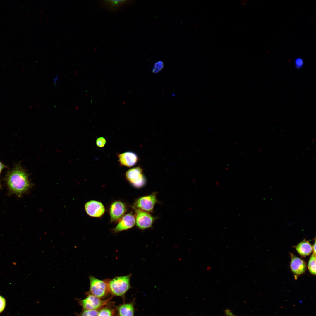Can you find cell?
Masks as SVG:
<instances>
[{
    "mask_svg": "<svg viewBox=\"0 0 316 316\" xmlns=\"http://www.w3.org/2000/svg\"><path fill=\"white\" fill-rule=\"evenodd\" d=\"M5 180L10 192L18 197L27 191L31 186L28 174L19 164L7 172Z\"/></svg>",
    "mask_w": 316,
    "mask_h": 316,
    "instance_id": "obj_1",
    "label": "cell"
},
{
    "mask_svg": "<svg viewBox=\"0 0 316 316\" xmlns=\"http://www.w3.org/2000/svg\"><path fill=\"white\" fill-rule=\"evenodd\" d=\"M131 274L114 277L107 281L109 291L117 296H124L131 287Z\"/></svg>",
    "mask_w": 316,
    "mask_h": 316,
    "instance_id": "obj_2",
    "label": "cell"
},
{
    "mask_svg": "<svg viewBox=\"0 0 316 316\" xmlns=\"http://www.w3.org/2000/svg\"><path fill=\"white\" fill-rule=\"evenodd\" d=\"M90 291L92 294L99 298L105 296L109 291L107 281L98 279L92 276H89Z\"/></svg>",
    "mask_w": 316,
    "mask_h": 316,
    "instance_id": "obj_3",
    "label": "cell"
},
{
    "mask_svg": "<svg viewBox=\"0 0 316 316\" xmlns=\"http://www.w3.org/2000/svg\"><path fill=\"white\" fill-rule=\"evenodd\" d=\"M126 176L128 181L136 188L142 187L145 184V178L143 174L142 170L140 167L129 169L126 172Z\"/></svg>",
    "mask_w": 316,
    "mask_h": 316,
    "instance_id": "obj_4",
    "label": "cell"
},
{
    "mask_svg": "<svg viewBox=\"0 0 316 316\" xmlns=\"http://www.w3.org/2000/svg\"><path fill=\"white\" fill-rule=\"evenodd\" d=\"M136 212L135 222L139 228L143 230L152 226L156 217L147 212L138 209L136 210Z\"/></svg>",
    "mask_w": 316,
    "mask_h": 316,
    "instance_id": "obj_5",
    "label": "cell"
},
{
    "mask_svg": "<svg viewBox=\"0 0 316 316\" xmlns=\"http://www.w3.org/2000/svg\"><path fill=\"white\" fill-rule=\"evenodd\" d=\"M156 193L154 192L147 196L138 198L135 202V206L138 209L148 212H152L157 202Z\"/></svg>",
    "mask_w": 316,
    "mask_h": 316,
    "instance_id": "obj_6",
    "label": "cell"
},
{
    "mask_svg": "<svg viewBox=\"0 0 316 316\" xmlns=\"http://www.w3.org/2000/svg\"><path fill=\"white\" fill-rule=\"evenodd\" d=\"M108 300H102L100 298L91 294L81 300L80 303L84 310H96L105 305Z\"/></svg>",
    "mask_w": 316,
    "mask_h": 316,
    "instance_id": "obj_7",
    "label": "cell"
},
{
    "mask_svg": "<svg viewBox=\"0 0 316 316\" xmlns=\"http://www.w3.org/2000/svg\"><path fill=\"white\" fill-rule=\"evenodd\" d=\"M85 209L89 216L94 217H99L104 213L105 208L102 203L95 200L87 202L85 205Z\"/></svg>",
    "mask_w": 316,
    "mask_h": 316,
    "instance_id": "obj_8",
    "label": "cell"
},
{
    "mask_svg": "<svg viewBox=\"0 0 316 316\" xmlns=\"http://www.w3.org/2000/svg\"><path fill=\"white\" fill-rule=\"evenodd\" d=\"M291 269L295 277H298L305 271L306 265L305 262L302 259L291 253Z\"/></svg>",
    "mask_w": 316,
    "mask_h": 316,
    "instance_id": "obj_9",
    "label": "cell"
},
{
    "mask_svg": "<svg viewBox=\"0 0 316 316\" xmlns=\"http://www.w3.org/2000/svg\"><path fill=\"white\" fill-rule=\"evenodd\" d=\"M126 211V206L123 202L119 201L113 202L110 207L111 222L115 221L120 219L124 214Z\"/></svg>",
    "mask_w": 316,
    "mask_h": 316,
    "instance_id": "obj_10",
    "label": "cell"
},
{
    "mask_svg": "<svg viewBox=\"0 0 316 316\" xmlns=\"http://www.w3.org/2000/svg\"><path fill=\"white\" fill-rule=\"evenodd\" d=\"M135 223V219L134 215L128 214L123 217L114 229L115 232L127 230L133 227Z\"/></svg>",
    "mask_w": 316,
    "mask_h": 316,
    "instance_id": "obj_11",
    "label": "cell"
},
{
    "mask_svg": "<svg viewBox=\"0 0 316 316\" xmlns=\"http://www.w3.org/2000/svg\"><path fill=\"white\" fill-rule=\"evenodd\" d=\"M121 164L128 167L134 166L137 162L138 158L136 154L131 152H127L120 154L118 156Z\"/></svg>",
    "mask_w": 316,
    "mask_h": 316,
    "instance_id": "obj_12",
    "label": "cell"
},
{
    "mask_svg": "<svg viewBox=\"0 0 316 316\" xmlns=\"http://www.w3.org/2000/svg\"><path fill=\"white\" fill-rule=\"evenodd\" d=\"M129 0H102L101 1L102 6L110 11H116L126 4L131 2Z\"/></svg>",
    "mask_w": 316,
    "mask_h": 316,
    "instance_id": "obj_13",
    "label": "cell"
},
{
    "mask_svg": "<svg viewBox=\"0 0 316 316\" xmlns=\"http://www.w3.org/2000/svg\"><path fill=\"white\" fill-rule=\"evenodd\" d=\"M295 248L298 253L304 257L309 255L312 251V246L308 241L305 239L296 246Z\"/></svg>",
    "mask_w": 316,
    "mask_h": 316,
    "instance_id": "obj_14",
    "label": "cell"
},
{
    "mask_svg": "<svg viewBox=\"0 0 316 316\" xmlns=\"http://www.w3.org/2000/svg\"><path fill=\"white\" fill-rule=\"evenodd\" d=\"M118 312L120 316H134L133 305L131 303L122 305L118 308Z\"/></svg>",
    "mask_w": 316,
    "mask_h": 316,
    "instance_id": "obj_15",
    "label": "cell"
},
{
    "mask_svg": "<svg viewBox=\"0 0 316 316\" xmlns=\"http://www.w3.org/2000/svg\"><path fill=\"white\" fill-rule=\"evenodd\" d=\"M308 268L310 272L314 275L316 274V254L313 253L309 259Z\"/></svg>",
    "mask_w": 316,
    "mask_h": 316,
    "instance_id": "obj_16",
    "label": "cell"
},
{
    "mask_svg": "<svg viewBox=\"0 0 316 316\" xmlns=\"http://www.w3.org/2000/svg\"><path fill=\"white\" fill-rule=\"evenodd\" d=\"M99 312L96 310H84L79 316H98Z\"/></svg>",
    "mask_w": 316,
    "mask_h": 316,
    "instance_id": "obj_17",
    "label": "cell"
},
{
    "mask_svg": "<svg viewBox=\"0 0 316 316\" xmlns=\"http://www.w3.org/2000/svg\"><path fill=\"white\" fill-rule=\"evenodd\" d=\"M164 64L162 61H159L155 63L152 69V72L157 73L160 72L164 68Z\"/></svg>",
    "mask_w": 316,
    "mask_h": 316,
    "instance_id": "obj_18",
    "label": "cell"
},
{
    "mask_svg": "<svg viewBox=\"0 0 316 316\" xmlns=\"http://www.w3.org/2000/svg\"><path fill=\"white\" fill-rule=\"evenodd\" d=\"M294 63L295 66L297 69L302 68L304 64L303 59L300 57L296 58L294 60Z\"/></svg>",
    "mask_w": 316,
    "mask_h": 316,
    "instance_id": "obj_19",
    "label": "cell"
},
{
    "mask_svg": "<svg viewBox=\"0 0 316 316\" xmlns=\"http://www.w3.org/2000/svg\"><path fill=\"white\" fill-rule=\"evenodd\" d=\"M112 312L110 309L104 308L102 309L99 312L98 316H112Z\"/></svg>",
    "mask_w": 316,
    "mask_h": 316,
    "instance_id": "obj_20",
    "label": "cell"
},
{
    "mask_svg": "<svg viewBox=\"0 0 316 316\" xmlns=\"http://www.w3.org/2000/svg\"><path fill=\"white\" fill-rule=\"evenodd\" d=\"M106 143V140L103 137L98 138L96 141L97 145L100 147H103L105 145Z\"/></svg>",
    "mask_w": 316,
    "mask_h": 316,
    "instance_id": "obj_21",
    "label": "cell"
},
{
    "mask_svg": "<svg viewBox=\"0 0 316 316\" xmlns=\"http://www.w3.org/2000/svg\"><path fill=\"white\" fill-rule=\"evenodd\" d=\"M5 304V300L3 297L0 296V313L4 310Z\"/></svg>",
    "mask_w": 316,
    "mask_h": 316,
    "instance_id": "obj_22",
    "label": "cell"
},
{
    "mask_svg": "<svg viewBox=\"0 0 316 316\" xmlns=\"http://www.w3.org/2000/svg\"><path fill=\"white\" fill-rule=\"evenodd\" d=\"M225 314L226 316H238L234 314L229 309H227L224 311Z\"/></svg>",
    "mask_w": 316,
    "mask_h": 316,
    "instance_id": "obj_23",
    "label": "cell"
},
{
    "mask_svg": "<svg viewBox=\"0 0 316 316\" xmlns=\"http://www.w3.org/2000/svg\"><path fill=\"white\" fill-rule=\"evenodd\" d=\"M7 166L4 164L0 161V175L2 170L5 168H7ZM1 186L0 182V189H1Z\"/></svg>",
    "mask_w": 316,
    "mask_h": 316,
    "instance_id": "obj_24",
    "label": "cell"
},
{
    "mask_svg": "<svg viewBox=\"0 0 316 316\" xmlns=\"http://www.w3.org/2000/svg\"><path fill=\"white\" fill-rule=\"evenodd\" d=\"M312 247V251H313V253L316 254V241L315 239L314 243L313 244Z\"/></svg>",
    "mask_w": 316,
    "mask_h": 316,
    "instance_id": "obj_25",
    "label": "cell"
},
{
    "mask_svg": "<svg viewBox=\"0 0 316 316\" xmlns=\"http://www.w3.org/2000/svg\"><path fill=\"white\" fill-rule=\"evenodd\" d=\"M58 77H57V76H56L54 79V83L55 84V83H56V81H57V80Z\"/></svg>",
    "mask_w": 316,
    "mask_h": 316,
    "instance_id": "obj_26",
    "label": "cell"
}]
</instances>
